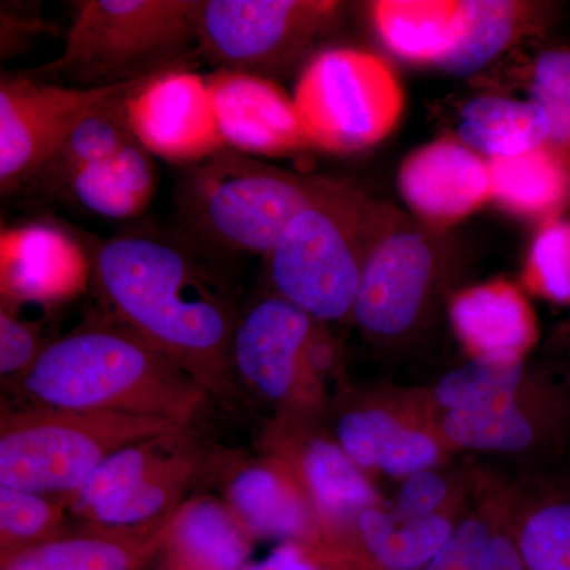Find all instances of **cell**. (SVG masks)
Listing matches in <instances>:
<instances>
[{
  "instance_id": "6da1fadb",
  "label": "cell",
  "mask_w": 570,
  "mask_h": 570,
  "mask_svg": "<svg viewBox=\"0 0 570 570\" xmlns=\"http://www.w3.org/2000/svg\"><path fill=\"white\" fill-rule=\"evenodd\" d=\"M94 276L119 321L208 392L224 387L236 324L219 285L186 247L148 232L118 235L97 253Z\"/></svg>"
},
{
  "instance_id": "7a4b0ae2",
  "label": "cell",
  "mask_w": 570,
  "mask_h": 570,
  "mask_svg": "<svg viewBox=\"0 0 570 570\" xmlns=\"http://www.w3.org/2000/svg\"><path fill=\"white\" fill-rule=\"evenodd\" d=\"M40 407L118 412L186 426L208 390L118 317L94 318L40 352L21 377Z\"/></svg>"
},
{
  "instance_id": "3957f363",
  "label": "cell",
  "mask_w": 570,
  "mask_h": 570,
  "mask_svg": "<svg viewBox=\"0 0 570 570\" xmlns=\"http://www.w3.org/2000/svg\"><path fill=\"white\" fill-rule=\"evenodd\" d=\"M204 0H78L61 56L32 71L41 80L104 88L174 69L197 43Z\"/></svg>"
},
{
  "instance_id": "277c9868",
  "label": "cell",
  "mask_w": 570,
  "mask_h": 570,
  "mask_svg": "<svg viewBox=\"0 0 570 570\" xmlns=\"http://www.w3.org/2000/svg\"><path fill=\"white\" fill-rule=\"evenodd\" d=\"M385 220L352 187L325 179L266 255L277 295L317 322L347 317L354 311L367 249Z\"/></svg>"
},
{
  "instance_id": "5b68a950",
  "label": "cell",
  "mask_w": 570,
  "mask_h": 570,
  "mask_svg": "<svg viewBox=\"0 0 570 570\" xmlns=\"http://www.w3.org/2000/svg\"><path fill=\"white\" fill-rule=\"evenodd\" d=\"M324 183L224 148L186 167L176 184L175 206L202 242L232 253L268 255Z\"/></svg>"
},
{
  "instance_id": "8992f818",
  "label": "cell",
  "mask_w": 570,
  "mask_h": 570,
  "mask_svg": "<svg viewBox=\"0 0 570 570\" xmlns=\"http://www.w3.org/2000/svg\"><path fill=\"white\" fill-rule=\"evenodd\" d=\"M183 430L168 420L118 412H13L0 423V487L69 501L111 453Z\"/></svg>"
},
{
  "instance_id": "52a82bcc",
  "label": "cell",
  "mask_w": 570,
  "mask_h": 570,
  "mask_svg": "<svg viewBox=\"0 0 570 570\" xmlns=\"http://www.w3.org/2000/svg\"><path fill=\"white\" fill-rule=\"evenodd\" d=\"M309 148L348 154L377 145L395 130L404 94L381 56L332 48L314 56L292 94Z\"/></svg>"
},
{
  "instance_id": "ba28073f",
  "label": "cell",
  "mask_w": 570,
  "mask_h": 570,
  "mask_svg": "<svg viewBox=\"0 0 570 570\" xmlns=\"http://www.w3.org/2000/svg\"><path fill=\"white\" fill-rule=\"evenodd\" d=\"M130 88L85 116L32 183L108 219L145 212L157 174L151 154L127 124L124 99Z\"/></svg>"
},
{
  "instance_id": "9c48e42d",
  "label": "cell",
  "mask_w": 570,
  "mask_h": 570,
  "mask_svg": "<svg viewBox=\"0 0 570 570\" xmlns=\"http://www.w3.org/2000/svg\"><path fill=\"white\" fill-rule=\"evenodd\" d=\"M337 10L326 0H204L197 45L220 69L265 77L303 55Z\"/></svg>"
},
{
  "instance_id": "30bf717a",
  "label": "cell",
  "mask_w": 570,
  "mask_h": 570,
  "mask_svg": "<svg viewBox=\"0 0 570 570\" xmlns=\"http://www.w3.org/2000/svg\"><path fill=\"white\" fill-rule=\"evenodd\" d=\"M78 88L32 75L0 82V187L2 194L32 183L71 130L97 107L134 85Z\"/></svg>"
},
{
  "instance_id": "8fae6325",
  "label": "cell",
  "mask_w": 570,
  "mask_h": 570,
  "mask_svg": "<svg viewBox=\"0 0 570 570\" xmlns=\"http://www.w3.org/2000/svg\"><path fill=\"white\" fill-rule=\"evenodd\" d=\"M317 321L302 307L273 295L236 324L232 366L247 387L276 404H298L317 381L313 347Z\"/></svg>"
},
{
  "instance_id": "7c38bea8",
  "label": "cell",
  "mask_w": 570,
  "mask_h": 570,
  "mask_svg": "<svg viewBox=\"0 0 570 570\" xmlns=\"http://www.w3.org/2000/svg\"><path fill=\"white\" fill-rule=\"evenodd\" d=\"M124 112L146 151L167 163L190 167L225 148L208 80L195 71L174 67L135 82Z\"/></svg>"
},
{
  "instance_id": "4fadbf2b",
  "label": "cell",
  "mask_w": 570,
  "mask_h": 570,
  "mask_svg": "<svg viewBox=\"0 0 570 570\" xmlns=\"http://www.w3.org/2000/svg\"><path fill=\"white\" fill-rule=\"evenodd\" d=\"M434 255L425 236L385 220L363 262L356 292V324L376 336H397L417 318L425 303Z\"/></svg>"
},
{
  "instance_id": "5bb4252c",
  "label": "cell",
  "mask_w": 570,
  "mask_h": 570,
  "mask_svg": "<svg viewBox=\"0 0 570 570\" xmlns=\"http://www.w3.org/2000/svg\"><path fill=\"white\" fill-rule=\"evenodd\" d=\"M94 264L85 247L59 225L33 220L0 234L3 305H56L85 291Z\"/></svg>"
},
{
  "instance_id": "9a60e30c",
  "label": "cell",
  "mask_w": 570,
  "mask_h": 570,
  "mask_svg": "<svg viewBox=\"0 0 570 570\" xmlns=\"http://www.w3.org/2000/svg\"><path fill=\"white\" fill-rule=\"evenodd\" d=\"M225 148L284 156L309 148L294 97L262 75L219 69L206 77Z\"/></svg>"
},
{
  "instance_id": "2e32d148",
  "label": "cell",
  "mask_w": 570,
  "mask_h": 570,
  "mask_svg": "<svg viewBox=\"0 0 570 570\" xmlns=\"http://www.w3.org/2000/svg\"><path fill=\"white\" fill-rule=\"evenodd\" d=\"M397 186L420 219L449 227L490 200V163L463 141L441 138L409 154Z\"/></svg>"
},
{
  "instance_id": "e0dca14e",
  "label": "cell",
  "mask_w": 570,
  "mask_h": 570,
  "mask_svg": "<svg viewBox=\"0 0 570 570\" xmlns=\"http://www.w3.org/2000/svg\"><path fill=\"white\" fill-rule=\"evenodd\" d=\"M225 504L250 538L302 543L311 551L321 540V524L302 482L279 456L246 461L232 472Z\"/></svg>"
},
{
  "instance_id": "ac0fdd59",
  "label": "cell",
  "mask_w": 570,
  "mask_h": 570,
  "mask_svg": "<svg viewBox=\"0 0 570 570\" xmlns=\"http://www.w3.org/2000/svg\"><path fill=\"white\" fill-rule=\"evenodd\" d=\"M449 316L472 358L523 360L538 337L530 305L504 281L460 292L450 303Z\"/></svg>"
},
{
  "instance_id": "d6986e66",
  "label": "cell",
  "mask_w": 570,
  "mask_h": 570,
  "mask_svg": "<svg viewBox=\"0 0 570 570\" xmlns=\"http://www.w3.org/2000/svg\"><path fill=\"white\" fill-rule=\"evenodd\" d=\"M292 452L273 455L287 461L311 499L321 530L337 532L351 527L360 513L379 504V494L366 472L351 460L336 441L309 438Z\"/></svg>"
},
{
  "instance_id": "ffe728a7",
  "label": "cell",
  "mask_w": 570,
  "mask_h": 570,
  "mask_svg": "<svg viewBox=\"0 0 570 570\" xmlns=\"http://www.w3.org/2000/svg\"><path fill=\"white\" fill-rule=\"evenodd\" d=\"M455 524L444 513L404 517L381 505L355 520L358 549L324 570H423L439 553Z\"/></svg>"
},
{
  "instance_id": "44dd1931",
  "label": "cell",
  "mask_w": 570,
  "mask_h": 570,
  "mask_svg": "<svg viewBox=\"0 0 570 570\" xmlns=\"http://www.w3.org/2000/svg\"><path fill=\"white\" fill-rule=\"evenodd\" d=\"M254 539L224 501H183L165 531L164 560L181 570H245Z\"/></svg>"
},
{
  "instance_id": "7402d4cb",
  "label": "cell",
  "mask_w": 570,
  "mask_h": 570,
  "mask_svg": "<svg viewBox=\"0 0 570 570\" xmlns=\"http://www.w3.org/2000/svg\"><path fill=\"white\" fill-rule=\"evenodd\" d=\"M336 442L363 471L406 479L442 459L438 439L379 407L348 411L336 423Z\"/></svg>"
},
{
  "instance_id": "603a6c76",
  "label": "cell",
  "mask_w": 570,
  "mask_h": 570,
  "mask_svg": "<svg viewBox=\"0 0 570 570\" xmlns=\"http://www.w3.org/2000/svg\"><path fill=\"white\" fill-rule=\"evenodd\" d=\"M195 469L193 456L170 444L159 459L135 475L126 489L97 505L82 521L92 530L129 534L164 530L181 505Z\"/></svg>"
},
{
  "instance_id": "cb8c5ba5",
  "label": "cell",
  "mask_w": 570,
  "mask_h": 570,
  "mask_svg": "<svg viewBox=\"0 0 570 570\" xmlns=\"http://www.w3.org/2000/svg\"><path fill=\"white\" fill-rule=\"evenodd\" d=\"M165 531L92 530L59 535L0 560V570H140L163 551Z\"/></svg>"
},
{
  "instance_id": "d4e9b609",
  "label": "cell",
  "mask_w": 570,
  "mask_h": 570,
  "mask_svg": "<svg viewBox=\"0 0 570 570\" xmlns=\"http://www.w3.org/2000/svg\"><path fill=\"white\" fill-rule=\"evenodd\" d=\"M489 163L491 198L508 212L547 223L570 202V163L550 145Z\"/></svg>"
},
{
  "instance_id": "484cf974",
  "label": "cell",
  "mask_w": 570,
  "mask_h": 570,
  "mask_svg": "<svg viewBox=\"0 0 570 570\" xmlns=\"http://www.w3.org/2000/svg\"><path fill=\"white\" fill-rule=\"evenodd\" d=\"M371 17L379 37L397 58L439 66L459 39L461 2L379 0Z\"/></svg>"
},
{
  "instance_id": "4316f807",
  "label": "cell",
  "mask_w": 570,
  "mask_h": 570,
  "mask_svg": "<svg viewBox=\"0 0 570 570\" xmlns=\"http://www.w3.org/2000/svg\"><path fill=\"white\" fill-rule=\"evenodd\" d=\"M460 140L483 159L519 156L549 145L551 127L538 105L498 96H480L464 105Z\"/></svg>"
},
{
  "instance_id": "83f0119b",
  "label": "cell",
  "mask_w": 570,
  "mask_h": 570,
  "mask_svg": "<svg viewBox=\"0 0 570 570\" xmlns=\"http://www.w3.org/2000/svg\"><path fill=\"white\" fill-rule=\"evenodd\" d=\"M527 13L524 3L512 0H464L459 39L438 67L459 77L482 70L512 43Z\"/></svg>"
},
{
  "instance_id": "f1b7e54d",
  "label": "cell",
  "mask_w": 570,
  "mask_h": 570,
  "mask_svg": "<svg viewBox=\"0 0 570 570\" xmlns=\"http://www.w3.org/2000/svg\"><path fill=\"white\" fill-rule=\"evenodd\" d=\"M441 431L456 448L504 453L530 448L538 434L519 400L475 411L445 412Z\"/></svg>"
},
{
  "instance_id": "f546056e",
  "label": "cell",
  "mask_w": 570,
  "mask_h": 570,
  "mask_svg": "<svg viewBox=\"0 0 570 570\" xmlns=\"http://www.w3.org/2000/svg\"><path fill=\"white\" fill-rule=\"evenodd\" d=\"M523 360L472 358L445 374L434 389V401L449 411H475L519 397Z\"/></svg>"
},
{
  "instance_id": "4dcf8cb0",
  "label": "cell",
  "mask_w": 570,
  "mask_h": 570,
  "mask_svg": "<svg viewBox=\"0 0 570 570\" xmlns=\"http://www.w3.org/2000/svg\"><path fill=\"white\" fill-rule=\"evenodd\" d=\"M63 517L55 498L0 487V560L62 535Z\"/></svg>"
},
{
  "instance_id": "1f68e13d",
  "label": "cell",
  "mask_w": 570,
  "mask_h": 570,
  "mask_svg": "<svg viewBox=\"0 0 570 570\" xmlns=\"http://www.w3.org/2000/svg\"><path fill=\"white\" fill-rule=\"evenodd\" d=\"M513 538L528 570H570V501L532 510Z\"/></svg>"
},
{
  "instance_id": "d6a6232c",
  "label": "cell",
  "mask_w": 570,
  "mask_h": 570,
  "mask_svg": "<svg viewBox=\"0 0 570 570\" xmlns=\"http://www.w3.org/2000/svg\"><path fill=\"white\" fill-rule=\"evenodd\" d=\"M531 102L549 118V145L570 163V50L542 52L532 71Z\"/></svg>"
},
{
  "instance_id": "836d02e7",
  "label": "cell",
  "mask_w": 570,
  "mask_h": 570,
  "mask_svg": "<svg viewBox=\"0 0 570 570\" xmlns=\"http://www.w3.org/2000/svg\"><path fill=\"white\" fill-rule=\"evenodd\" d=\"M527 284L551 302L570 305V223L547 220L528 255Z\"/></svg>"
},
{
  "instance_id": "e575fe53",
  "label": "cell",
  "mask_w": 570,
  "mask_h": 570,
  "mask_svg": "<svg viewBox=\"0 0 570 570\" xmlns=\"http://www.w3.org/2000/svg\"><path fill=\"white\" fill-rule=\"evenodd\" d=\"M490 523L468 519L455 524L436 557L423 570H478L494 535Z\"/></svg>"
},
{
  "instance_id": "d590c367",
  "label": "cell",
  "mask_w": 570,
  "mask_h": 570,
  "mask_svg": "<svg viewBox=\"0 0 570 570\" xmlns=\"http://www.w3.org/2000/svg\"><path fill=\"white\" fill-rule=\"evenodd\" d=\"M39 337L32 326L14 316L10 307L0 311V374L2 377L24 376L40 352Z\"/></svg>"
},
{
  "instance_id": "8d00e7d4",
  "label": "cell",
  "mask_w": 570,
  "mask_h": 570,
  "mask_svg": "<svg viewBox=\"0 0 570 570\" xmlns=\"http://www.w3.org/2000/svg\"><path fill=\"white\" fill-rule=\"evenodd\" d=\"M449 494L448 480L434 469H426L403 479L395 510L404 517L438 515L442 513Z\"/></svg>"
},
{
  "instance_id": "74e56055",
  "label": "cell",
  "mask_w": 570,
  "mask_h": 570,
  "mask_svg": "<svg viewBox=\"0 0 570 570\" xmlns=\"http://www.w3.org/2000/svg\"><path fill=\"white\" fill-rule=\"evenodd\" d=\"M245 570H322L311 550L302 543L285 542L276 547L268 557L249 562Z\"/></svg>"
},
{
  "instance_id": "f35d334b",
  "label": "cell",
  "mask_w": 570,
  "mask_h": 570,
  "mask_svg": "<svg viewBox=\"0 0 570 570\" xmlns=\"http://www.w3.org/2000/svg\"><path fill=\"white\" fill-rule=\"evenodd\" d=\"M478 570H528L513 534L497 531Z\"/></svg>"
},
{
  "instance_id": "ab89813d",
  "label": "cell",
  "mask_w": 570,
  "mask_h": 570,
  "mask_svg": "<svg viewBox=\"0 0 570 570\" xmlns=\"http://www.w3.org/2000/svg\"><path fill=\"white\" fill-rule=\"evenodd\" d=\"M157 570H181L176 568V566L171 564V562L163 561V564L159 566V569Z\"/></svg>"
}]
</instances>
